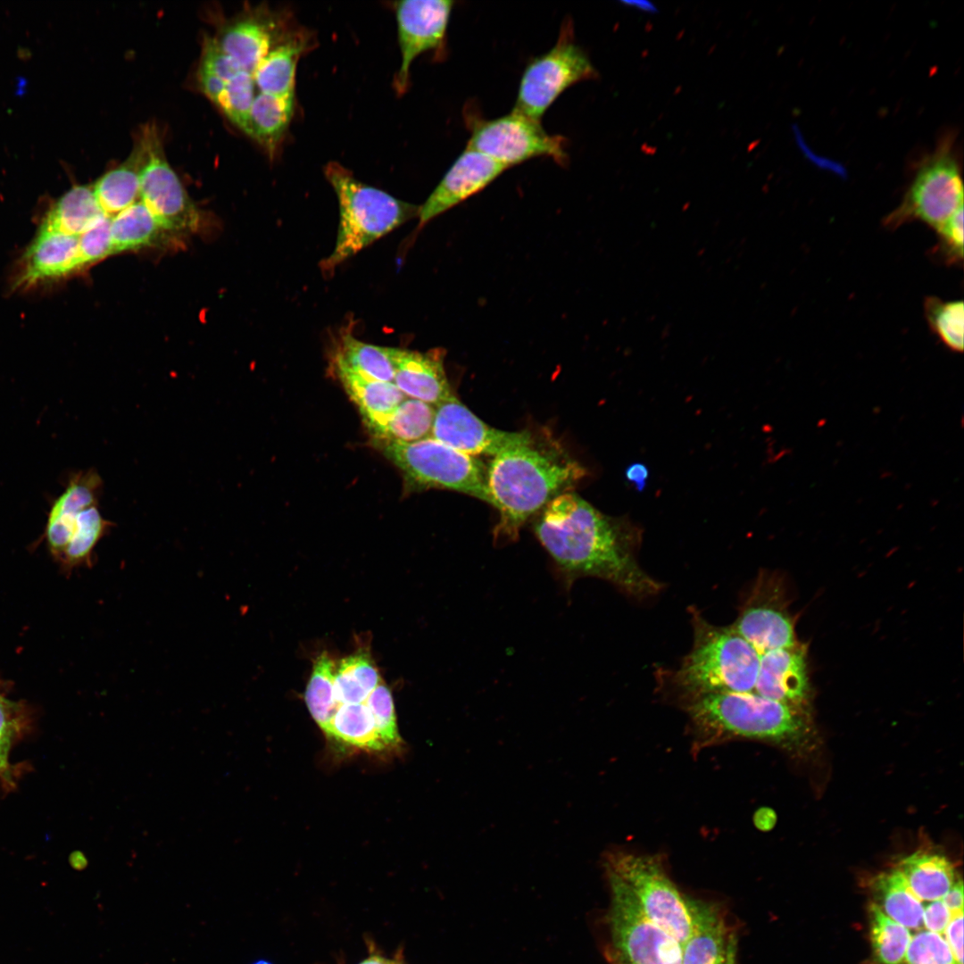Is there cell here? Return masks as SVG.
Listing matches in <instances>:
<instances>
[{
	"instance_id": "f6af8a7d",
	"label": "cell",
	"mask_w": 964,
	"mask_h": 964,
	"mask_svg": "<svg viewBox=\"0 0 964 964\" xmlns=\"http://www.w3.org/2000/svg\"><path fill=\"white\" fill-rule=\"evenodd\" d=\"M344 661L353 677L369 694L382 681L369 652L360 650Z\"/></svg>"
},
{
	"instance_id": "484cf974",
	"label": "cell",
	"mask_w": 964,
	"mask_h": 964,
	"mask_svg": "<svg viewBox=\"0 0 964 964\" xmlns=\"http://www.w3.org/2000/svg\"><path fill=\"white\" fill-rule=\"evenodd\" d=\"M305 49L306 41L299 34H294L275 46L253 74L259 93L283 98L295 97L296 65Z\"/></svg>"
},
{
	"instance_id": "ba28073f",
	"label": "cell",
	"mask_w": 964,
	"mask_h": 964,
	"mask_svg": "<svg viewBox=\"0 0 964 964\" xmlns=\"http://www.w3.org/2000/svg\"><path fill=\"white\" fill-rule=\"evenodd\" d=\"M598 77L589 56L575 41L571 21H566L553 47L533 58L525 68L512 110L541 121L568 87Z\"/></svg>"
},
{
	"instance_id": "11a10c76",
	"label": "cell",
	"mask_w": 964,
	"mask_h": 964,
	"mask_svg": "<svg viewBox=\"0 0 964 964\" xmlns=\"http://www.w3.org/2000/svg\"><path fill=\"white\" fill-rule=\"evenodd\" d=\"M392 964H405V963L403 960V957L401 955H398L395 959H393Z\"/></svg>"
},
{
	"instance_id": "2e32d148",
	"label": "cell",
	"mask_w": 964,
	"mask_h": 964,
	"mask_svg": "<svg viewBox=\"0 0 964 964\" xmlns=\"http://www.w3.org/2000/svg\"><path fill=\"white\" fill-rule=\"evenodd\" d=\"M507 169L490 157L466 147L419 207L420 226L478 193Z\"/></svg>"
},
{
	"instance_id": "ffe728a7",
	"label": "cell",
	"mask_w": 964,
	"mask_h": 964,
	"mask_svg": "<svg viewBox=\"0 0 964 964\" xmlns=\"http://www.w3.org/2000/svg\"><path fill=\"white\" fill-rule=\"evenodd\" d=\"M103 483L94 470L71 473L64 490L52 500L44 536L52 555L61 558L76 528L79 513L98 505Z\"/></svg>"
},
{
	"instance_id": "f907efd6",
	"label": "cell",
	"mask_w": 964,
	"mask_h": 964,
	"mask_svg": "<svg viewBox=\"0 0 964 964\" xmlns=\"http://www.w3.org/2000/svg\"><path fill=\"white\" fill-rule=\"evenodd\" d=\"M942 901L952 913L963 911V883L961 879L955 880L942 898Z\"/></svg>"
},
{
	"instance_id": "e575fe53",
	"label": "cell",
	"mask_w": 964,
	"mask_h": 964,
	"mask_svg": "<svg viewBox=\"0 0 964 964\" xmlns=\"http://www.w3.org/2000/svg\"><path fill=\"white\" fill-rule=\"evenodd\" d=\"M336 663L326 652L314 661L312 672L304 693L307 708L314 721L323 730L338 708L335 697Z\"/></svg>"
},
{
	"instance_id": "8992f818",
	"label": "cell",
	"mask_w": 964,
	"mask_h": 964,
	"mask_svg": "<svg viewBox=\"0 0 964 964\" xmlns=\"http://www.w3.org/2000/svg\"><path fill=\"white\" fill-rule=\"evenodd\" d=\"M372 443L402 471L409 492L449 489L491 504L486 468L476 458L432 437L412 443Z\"/></svg>"
},
{
	"instance_id": "d6a6232c",
	"label": "cell",
	"mask_w": 964,
	"mask_h": 964,
	"mask_svg": "<svg viewBox=\"0 0 964 964\" xmlns=\"http://www.w3.org/2000/svg\"><path fill=\"white\" fill-rule=\"evenodd\" d=\"M164 231L146 206L137 201L112 217L113 253L151 246L161 239Z\"/></svg>"
},
{
	"instance_id": "ab89813d",
	"label": "cell",
	"mask_w": 964,
	"mask_h": 964,
	"mask_svg": "<svg viewBox=\"0 0 964 964\" xmlns=\"http://www.w3.org/2000/svg\"><path fill=\"white\" fill-rule=\"evenodd\" d=\"M900 964H959L943 935L920 929L910 940Z\"/></svg>"
},
{
	"instance_id": "60d3db41",
	"label": "cell",
	"mask_w": 964,
	"mask_h": 964,
	"mask_svg": "<svg viewBox=\"0 0 964 964\" xmlns=\"http://www.w3.org/2000/svg\"><path fill=\"white\" fill-rule=\"evenodd\" d=\"M111 220V217L103 214L79 237V254L83 268L113 254Z\"/></svg>"
},
{
	"instance_id": "7bdbcfd3",
	"label": "cell",
	"mask_w": 964,
	"mask_h": 964,
	"mask_svg": "<svg viewBox=\"0 0 964 964\" xmlns=\"http://www.w3.org/2000/svg\"><path fill=\"white\" fill-rule=\"evenodd\" d=\"M939 241L935 255L947 264L963 260V206L960 207L937 230Z\"/></svg>"
},
{
	"instance_id": "f1b7e54d",
	"label": "cell",
	"mask_w": 964,
	"mask_h": 964,
	"mask_svg": "<svg viewBox=\"0 0 964 964\" xmlns=\"http://www.w3.org/2000/svg\"><path fill=\"white\" fill-rule=\"evenodd\" d=\"M103 214L93 188L74 186L53 204L39 229L79 237Z\"/></svg>"
},
{
	"instance_id": "1f68e13d",
	"label": "cell",
	"mask_w": 964,
	"mask_h": 964,
	"mask_svg": "<svg viewBox=\"0 0 964 964\" xmlns=\"http://www.w3.org/2000/svg\"><path fill=\"white\" fill-rule=\"evenodd\" d=\"M391 348L362 342L352 334L341 337L334 363L367 378L394 383Z\"/></svg>"
},
{
	"instance_id": "f35d334b",
	"label": "cell",
	"mask_w": 964,
	"mask_h": 964,
	"mask_svg": "<svg viewBox=\"0 0 964 964\" xmlns=\"http://www.w3.org/2000/svg\"><path fill=\"white\" fill-rule=\"evenodd\" d=\"M253 76L240 71L227 81L218 106L238 128L245 131L249 112L256 96Z\"/></svg>"
},
{
	"instance_id": "9a60e30c",
	"label": "cell",
	"mask_w": 964,
	"mask_h": 964,
	"mask_svg": "<svg viewBox=\"0 0 964 964\" xmlns=\"http://www.w3.org/2000/svg\"><path fill=\"white\" fill-rule=\"evenodd\" d=\"M431 437L470 456H495L534 441L528 431L510 432L490 427L455 395L435 406Z\"/></svg>"
},
{
	"instance_id": "d4e9b609",
	"label": "cell",
	"mask_w": 964,
	"mask_h": 964,
	"mask_svg": "<svg viewBox=\"0 0 964 964\" xmlns=\"http://www.w3.org/2000/svg\"><path fill=\"white\" fill-rule=\"evenodd\" d=\"M143 161L140 141L120 165L104 173L92 187L103 212L113 217L140 198L139 175Z\"/></svg>"
},
{
	"instance_id": "816d5d0a",
	"label": "cell",
	"mask_w": 964,
	"mask_h": 964,
	"mask_svg": "<svg viewBox=\"0 0 964 964\" xmlns=\"http://www.w3.org/2000/svg\"><path fill=\"white\" fill-rule=\"evenodd\" d=\"M648 477V469L643 463H633L626 470V478L640 492L644 489Z\"/></svg>"
},
{
	"instance_id": "7402d4cb",
	"label": "cell",
	"mask_w": 964,
	"mask_h": 964,
	"mask_svg": "<svg viewBox=\"0 0 964 964\" xmlns=\"http://www.w3.org/2000/svg\"><path fill=\"white\" fill-rule=\"evenodd\" d=\"M687 902L692 929L682 945L681 964H725L736 940L719 910L698 900L687 898Z\"/></svg>"
},
{
	"instance_id": "9f6ffc18",
	"label": "cell",
	"mask_w": 964,
	"mask_h": 964,
	"mask_svg": "<svg viewBox=\"0 0 964 964\" xmlns=\"http://www.w3.org/2000/svg\"><path fill=\"white\" fill-rule=\"evenodd\" d=\"M252 964H272V963L266 960H259L254 961Z\"/></svg>"
},
{
	"instance_id": "277c9868",
	"label": "cell",
	"mask_w": 964,
	"mask_h": 964,
	"mask_svg": "<svg viewBox=\"0 0 964 964\" xmlns=\"http://www.w3.org/2000/svg\"><path fill=\"white\" fill-rule=\"evenodd\" d=\"M324 174L339 208L335 247L320 263L322 273L329 277L342 262L418 216L419 207L360 181L337 162H328Z\"/></svg>"
},
{
	"instance_id": "4316f807",
	"label": "cell",
	"mask_w": 964,
	"mask_h": 964,
	"mask_svg": "<svg viewBox=\"0 0 964 964\" xmlns=\"http://www.w3.org/2000/svg\"><path fill=\"white\" fill-rule=\"evenodd\" d=\"M322 731L329 740L346 747L368 752H389L365 702L340 704Z\"/></svg>"
},
{
	"instance_id": "7a4b0ae2",
	"label": "cell",
	"mask_w": 964,
	"mask_h": 964,
	"mask_svg": "<svg viewBox=\"0 0 964 964\" xmlns=\"http://www.w3.org/2000/svg\"><path fill=\"white\" fill-rule=\"evenodd\" d=\"M586 474L569 457L536 448L533 443L494 456L486 468L491 504L500 513L499 540H514L534 513Z\"/></svg>"
},
{
	"instance_id": "d6986e66",
	"label": "cell",
	"mask_w": 964,
	"mask_h": 964,
	"mask_svg": "<svg viewBox=\"0 0 964 964\" xmlns=\"http://www.w3.org/2000/svg\"><path fill=\"white\" fill-rule=\"evenodd\" d=\"M287 28L281 15L264 12L229 25L217 40L243 71L253 76L268 53L295 34Z\"/></svg>"
},
{
	"instance_id": "cb8c5ba5",
	"label": "cell",
	"mask_w": 964,
	"mask_h": 964,
	"mask_svg": "<svg viewBox=\"0 0 964 964\" xmlns=\"http://www.w3.org/2000/svg\"><path fill=\"white\" fill-rule=\"evenodd\" d=\"M870 889L873 903L887 917L909 930L922 929L924 904L898 868L877 874L871 879Z\"/></svg>"
},
{
	"instance_id": "e0dca14e",
	"label": "cell",
	"mask_w": 964,
	"mask_h": 964,
	"mask_svg": "<svg viewBox=\"0 0 964 964\" xmlns=\"http://www.w3.org/2000/svg\"><path fill=\"white\" fill-rule=\"evenodd\" d=\"M754 693L785 704L808 707L810 685L806 645L797 642L761 653Z\"/></svg>"
},
{
	"instance_id": "bcb514c9",
	"label": "cell",
	"mask_w": 964,
	"mask_h": 964,
	"mask_svg": "<svg viewBox=\"0 0 964 964\" xmlns=\"http://www.w3.org/2000/svg\"><path fill=\"white\" fill-rule=\"evenodd\" d=\"M334 690L338 705L365 702L369 696L353 677L344 659L336 667Z\"/></svg>"
},
{
	"instance_id": "4fadbf2b",
	"label": "cell",
	"mask_w": 964,
	"mask_h": 964,
	"mask_svg": "<svg viewBox=\"0 0 964 964\" xmlns=\"http://www.w3.org/2000/svg\"><path fill=\"white\" fill-rule=\"evenodd\" d=\"M731 627L760 654L797 643L785 586L778 575L759 574Z\"/></svg>"
},
{
	"instance_id": "52a82bcc",
	"label": "cell",
	"mask_w": 964,
	"mask_h": 964,
	"mask_svg": "<svg viewBox=\"0 0 964 964\" xmlns=\"http://www.w3.org/2000/svg\"><path fill=\"white\" fill-rule=\"evenodd\" d=\"M603 864L626 885L645 915L683 945L692 929L687 898L668 877L660 859L611 852Z\"/></svg>"
},
{
	"instance_id": "5b68a950",
	"label": "cell",
	"mask_w": 964,
	"mask_h": 964,
	"mask_svg": "<svg viewBox=\"0 0 964 964\" xmlns=\"http://www.w3.org/2000/svg\"><path fill=\"white\" fill-rule=\"evenodd\" d=\"M687 711L694 724L711 735L778 743L802 735L810 721L807 707L785 704L754 692L694 696Z\"/></svg>"
},
{
	"instance_id": "9c48e42d",
	"label": "cell",
	"mask_w": 964,
	"mask_h": 964,
	"mask_svg": "<svg viewBox=\"0 0 964 964\" xmlns=\"http://www.w3.org/2000/svg\"><path fill=\"white\" fill-rule=\"evenodd\" d=\"M963 206V184L950 143L942 145L918 168L902 204L884 221L889 229L922 221L937 230Z\"/></svg>"
},
{
	"instance_id": "d590c367",
	"label": "cell",
	"mask_w": 964,
	"mask_h": 964,
	"mask_svg": "<svg viewBox=\"0 0 964 964\" xmlns=\"http://www.w3.org/2000/svg\"><path fill=\"white\" fill-rule=\"evenodd\" d=\"M112 525L102 516L97 505L81 511L73 535L58 561L68 568L91 564L93 550Z\"/></svg>"
},
{
	"instance_id": "6da1fadb",
	"label": "cell",
	"mask_w": 964,
	"mask_h": 964,
	"mask_svg": "<svg viewBox=\"0 0 964 964\" xmlns=\"http://www.w3.org/2000/svg\"><path fill=\"white\" fill-rule=\"evenodd\" d=\"M535 531L569 582L595 577L638 599L655 595L662 588L636 560L637 530L602 514L574 493H562L551 500Z\"/></svg>"
},
{
	"instance_id": "f5cc1de1",
	"label": "cell",
	"mask_w": 964,
	"mask_h": 964,
	"mask_svg": "<svg viewBox=\"0 0 964 964\" xmlns=\"http://www.w3.org/2000/svg\"><path fill=\"white\" fill-rule=\"evenodd\" d=\"M619 3L626 5V6H628V7H631V8H636V9H637L639 11H642V12H650V13L658 12L657 6L655 4H653L652 2H649V1H645V0H643V1L642 0H628L627 1V0H626V1H620Z\"/></svg>"
},
{
	"instance_id": "83f0119b",
	"label": "cell",
	"mask_w": 964,
	"mask_h": 964,
	"mask_svg": "<svg viewBox=\"0 0 964 964\" xmlns=\"http://www.w3.org/2000/svg\"><path fill=\"white\" fill-rule=\"evenodd\" d=\"M920 901L942 899L956 880L952 864L943 856L918 851L897 868Z\"/></svg>"
},
{
	"instance_id": "30bf717a",
	"label": "cell",
	"mask_w": 964,
	"mask_h": 964,
	"mask_svg": "<svg viewBox=\"0 0 964 964\" xmlns=\"http://www.w3.org/2000/svg\"><path fill=\"white\" fill-rule=\"evenodd\" d=\"M468 120L470 137L466 147L508 169L537 157L552 158L561 165L569 160L563 137L548 134L541 121L514 110L492 120L470 116Z\"/></svg>"
},
{
	"instance_id": "7c38bea8",
	"label": "cell",
	"mask_w": 964,
	"mask_h": 964,
	"mask_svg": "<svg viewBox=\"0 0 964 964\" xmlns=\"http://www.w3.org/2000/svg\"><path fill=\"white\" fill-rule=\"evenodd\" d=\"M139 141L143 149L140 201L165 231L195 230L199 225V212L167 162L156 129L145 127Z\"/></svg>"
},
{
	"instance_id": "7dc6e473",
	"label": "cell",
	"mask_w": 964,
	"mask_h": 964,
	"mask_svg": "<svg viewBox=\"0 0 964 964\" xmlns=\"http://www.w3.org/2000/svg\"><path fill=\"white\" fill-rule=\"evenodd\" d=\"M953 914L942 899L929 902L924 905L923 926L928 931L943 935Z\"/></svg>"
},
{
	"instance_id": "6f0895ef",
	"label": "cell",
	"mask_w": 964,
	"mask_h": 964,
	"mask_svg": "<svg viewBox=\"0 0 964 964\" xmlns=\"http://www.w3.org/2000/svg\"><path fill=\"white\" fill-rule=\"evenodd\" d=\"M621 964H631V963H627V962H623V963H621Z\"/></svg>"
},
{
	"instance_id": "ee69618b",
	"label": "cell",
	"mask_w": 964,
	"mask_h": 964,
	"mask_svg": "<svg viewBox=\"0 0 964 964\" xmlns=\"http://www.w3.org/2000/svg\"><path fill=\"white\" fill-rule=\"evenodd\" d=\"M201 66L225 81H229L243 71L238 64L222 50L217 38L213 37H207L204 41Z\"/></svg>"
},
{
	"instance_id": "4dcf8cb0",
	"label": "cell",
	"mask_w": 964,
	"mask_h": 964,
	"mask_svg": "<svg viewBox=\"0 0 964 964\" xmlns=\"http://www.w3.org/2000/svg\"><path fill=\"white\" fill-rule=\"evenodd\" d=\"M435 406L405 398L384 421L370 430L372 440L412 443L431 437Z\"/></svg>"
},
{
	"instance_id": "c3c4849f",
	"label": "cell",
	"mask_w": 964,
	"mask_h": 964,
	"mask_svg": "<svg viewBox=\"0 0 964 964\" xmlns=\"http://www.w3.org/2000/svg\"><path fill=\"white\" fill-rule=\"evenodd\" d=\"M943 935L956 960L963 964V911L953 914Z\"/></svg>"
},
{
	"instance_id": "db71d44e",
	"label": "cell",
	"mask_w": 964,
	"mask_h": 964,
	"mask_svg": "<svg viewBox=\"0 0 964 964\" xmlns=\"http://www.w3.org/2000/svg\"><path fill=\"white\" fill-rule=\"evenodd\" d=\"M735 953H736V947H735V948H734V949H733V950H732V951L730 952V953H729V955H728V957H727V961L725 962V964H735Z\"/></svg>"
},
{
	"instance_id": "8fae6325",
	"label": "cell",
	"mask_w": 964,
	"mask_h": 964,
	"mask_svg": "<svg viewBox=\"0 0 964 964\" xmlns=\"http://www.w3.org/2000/svg\"><path fill=\"white\" fill-rule=\"evenodd\" d=\"M605 871L611 895L608 924L612 944L624 962L681 964L679 942L645 915L618 877Z\"/></svg>"
},
{
	"instance_id": "f546056e",
	"label": "cell",
	"mask_w": 964,
	"mask_h": 964,
	"mask_svg": "<svg viewBox=\"0 0 964 964\" xmlns=\"http://www.w3.org/2000/svg\"><path fill=\"white\" fill-rule=\"evenodd\" d=\"M295 97L256 94L244 132L272 154L284 137L294 113Z\"/></svg>"
},
{
	"instance_id": "b9f144b4",
	"label": "cell",
	"mask_w": 964,
	"mask_h": 964,
	"mask_svg": "<svg viewBox=\"0 0 964 964\" xmlns=\"http://www.w3.org/2000/svg\"><path fill=\"white\" fill-rule=\"evenodd\" d=\"M21 706L0 692V775L6 774L11 747L24 725Z\"/></svg>"
},
{
	"instance_id": "8d00e7d4",
	"label": "cell",
	"mask_w": 964,
	"mask_h": 964,
	"mask_svg": "<svg viewBox=\"0 0 964 964\" xmlns=\"http://www.w3.org/2000/svg\"><path fill=\"white\" fill-rule=\"evenodd\" d=\"M963 302H944L928 297L924 310L927 323L934 333L951 350H963Z\"/></svg>"
},
{
	"instance_id": "603a6c76",
	"label": "cell",
	"mask_w": 964,
	"mask_h": 964,
	"mask_svg": "<svg viewBox=\"0 0 964 964\" xmlns=\"http://www.w3.org/2000/svg\"><path fill=\"white\" fill-rule=\"evenodd\" d=\"M334 369L369 431L384 421L406 398L392 382L367 378L336 363Z\"/></svg>"
},
{
	"instance_id": "ac0fdd59",
	"label": "cell",
	"mask_w": 964,
	"mask_h": 964,
	"mask_svg": "<svg viewBox=\"0 0 964 964\" xmlns=\"http://www.w3.org/2000/svg\"><path fill=\"white\" fill-rule=\"evenodd\" d=\"M82 268L78 237L39 229L21 258L15 286L29 288Z\"/></svg>"
},
{
	"instance_id": "74e56055",
	"label": "cell",
	"mask_w": 964,
	"mask_h": 964,
	"mask_svg": "<svg viewBox=\"0 0 964 964\" xmlns=\"http://www.w3.org/2000/svg\"><path fill=\"white\" fill-rule=\"evenodd\" d=\"M376 728L389 752H399L404 743L398 732L394 700L388 686L381 681L365 701Z\"/></svg>"
},
{
	"instance_id": "3957f363",
	"label": "cell",
	"mask_w": 964,
	"mask_h": 964,
	"mask_svg": "<svg viewBox=\"0 0 964 964\" xmlns=\"http://www.w3.org/2000/svg\"><path fill=\"white\" fill-rule=\"evenodd\" d=\"M689 611L693 646L673 674L676 686L692 697L754 692L760 652L731 625H712L695 607Z\"/></svg>"
},
{
	"instance_id": "836d02e7",
	"label": "cell",
	"mask_w": 964,
	"mask_h": 964,
	"mask_svg": "<svg viewBox=\"0 0 964 964\" xmlns=\"http://www.w3.org/2000/svg\"><path fill=\"white\" fill-rule=\"evenodd\" d=\"M872 957L877 964H900L911 940L910 931L871 902L868 909Z\"/></svg>"
},
{
	"instance_id": "5bb4252c",
	"label": "cell",
	"mask_w": 964,
	"mask_h": 964,
	"mask_svg": "<svg viewBox=\"0 0 964 964\" xmlns=\"http://www.w3.org/2000/svg\"><path fill=\"white\" fill-rule=\"evenodd\" d=\"M394 4L402 57L394 86L396 92L402 95L409 86L412 62L423 53L443 50L454 2L405 0Z\"/></svg>"
},
{
	"instance_id": "44dd1931",
	"label": "cell",
	"mask_w": 964,
	"mask_h": 964,
	"mask_svg": "<svg viewBox=\"0 0 964 964\" xmlns=\"http://www.w3.org/2000/svg\"><path fill=\"white\" fill-rule=\"evenodd\" d=\"M391 357L394 384L405 396L434 406L454 396L444 368L442 350L391 348Z\"/></svg>"
},
{
	"instance_id": "681fc988",
	"label": "cell",
	"mask_w": 964,
	"mask_h": 964,
	"mask_svg": "<svg viewBox=\"0 0 964 964\" xmlns=\"http://www.w3.org/2000/svg\"><path fill=\"white\" fill-rule=\"evenodd\" d=\"M199 80L203 91L217 105L225 90L227 81L200 65Z\"/></svg>"
}]
</instances>
